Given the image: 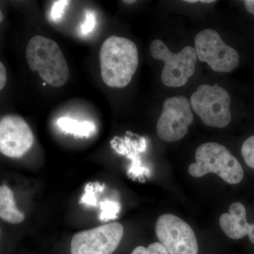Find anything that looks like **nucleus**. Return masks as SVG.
Here are the masks:
<instances>
[{
	"mask_svg": "<svg viewBox=\"0 0 254 254\" xmlns=\"http://www.w3.org/2000/svg\"><path fill=\"white\" fill-rule=\"evenodd\" d=\"M96 25V15L94 11L90 9L85 10L84 21L79 28L80 34L86 36L94 31Z\"/></svg>",
	"mask_w": 254,
	"mask_h": 254,
	"instance_id": "nucleus-15",
	"label": "nucleus"
},
{
	"mask_svg": "<svg viewBox=\"0 0 254 254\" xmlns=\"http://www.w3.org/2000/svg\"><path fill=\"white\" fill-rule=\"evenodd\" d=\"M199 1L203 3V4H210V3L215 2V1H214V0H201V1Z\"/></svg>",
	"mask_w": 254,
	"mask_h": 254,
	"instance_id": "nucleus-23",
	"label": "nucleus"
},
{
	"mask_svg": "<svg viewBox=\"0 0 254 254\" xmlns=\"http://www.w3.org/2000/svg\"><path fill=\"white\" fill-rule=\"evenodd\" d=\"M192 109L208 127L224 128L230 123L231 97L218 85L203 84L190 97Z\"/></svg>",
	"mask_w": 254,
	"mask_h": 254,
	"instance_id": "nucleus-4",
	"label": "nucleus"
},
{
	"mask_svg": "<svg viewBox=\"0 0 254 254\" xmlns=\"http://www.w3.org/2000/svg\"><path fill=\"white\" fill-rule=\"evenodd\" d=\"M100 220L103 221H108L111 219L117 218V215L120 211V205L118 202L112 201V200H104L100 203Z\"/></svg>",
	"mask_w": 254,
	"mask_h": 254,
	"instance_id": "nucleus-14",
	"label": "nucleus"
},
{
	"mask_svg": "<svg viewBox=\"0 0 254 254\" xmlns=\"http://www.w3.org/2000/svg\"><path fill=\"white\" fill-rule=\"evenodd\" d=\"M57 125L64 133L76 137H88L94 134L96 126L91 121H78L69 118H60Z\"/></svg>",
	"mask_w": 254,
	"mask_h": 254,
	"instance_id": "nucleus-13",
	"label": "nucleus"
},
{
	"mask_svg": "<svg viewBox=\"0 0 254 254\" xmlns=\"http://www.w3.org/2000/svg\"><path fill=\"white\" fill-rule=\"evenodd\" d=\"M195 163L189 166L192 177H201L214 173L230 185H237L243 180L245 173L238 160L226 147L219 143L200 145L195 153Z\"/></svg>",
	"mask_w": 254,
	"mask_h": 254,
	"instance_id": "nucleus-3",
	"label": "nucleus"
},
{
	"mask_svg": "<svg viewBox=\"0 0 254 254\" xmlns=\"http://www.w3.org/2000/svg\"><path fill=\"white\" fill-rule=\"evenodd\" d=\"M131 254H169L168 251L160 242H155L147 248L140 246L136 247Z\"/></svg>",
	"mask_w": 254,
	"mask_h": 254,
	"instance_id": "nucleus-18",
	"label": "nucleus"
},
{
	"mask_svg": "<svg viewBox=\"0 0 254 254\" xmlns=\"http://www.w3.org/2000/svg\"><path fill=\"white\" fill-rule=\"evenodd\" d=\"M95 189L92 184H88L85 189V194L81 198V203L89 205H96V198L95 195Z\"/></svg>",
	"mask_w": 254,
	"mask_h": 254,
	"instance_id": "nucleus-19",
	"label": "nucleus"
},
{
	"mask_svg": "<svg viewBox=\"0 0 254 254\" xmlns=\"http://www.w3.org/2000/svg\"><path fill=\"white\" fill-rule=\"evenodd\" d=\"M193 115L188 98L183 95L172 97L164 102L163 111L157 124V133L167 142L180 141L188 132Z\"/></svg>",
	"mask_w": 254,
	"mask_h": 254,
	"instance_id": "nucleus-7",
	"label": "nucleus"
},
{
	"mask_svg": "<svg viewBox=\"0 0 254 254\" xmlns=\"http://www.w3.org/2000/svg\"><path fill=\"white\" fill-rule=\"evenodd\" d=\"M246 9L250 13L254 15V0H245V1Z\"/></svg>",
	"mask_w": 254,
	"mask_h": 254,
	"instance_id": "nucleus-21",
	"label": "nucleus"
},
{
	"mask_svg": "<svg viewBox=\"0 0 254 254\" xmlns=\"http://www.w3.org/2000/svg\"><path fill=\"white\" fill-rule=\"evenodd\" d=\"M124 2L127 3V4H133V3L136 2V1H124Z\"/></svg>",
	"mask_w": 254,
	"mask_h": 254,
	"instance_id": "nucleus-25",
	"label": "nucleus"
},
{
	"mask_svg": "<svg viewBox=\"0 0 254 254\" xmlns=\"http://www.w3.org/2000/svg\"><path fill=\"white\" fill-rule=\"evenodd\" d=\"M0 235H1V231H0Z\"/></svg>",
	"mask_w": 254,
	"mask_h": 254,
	"instance_id": "nucleus-26",
	"label": "nucleus"
},
{
	"mask_svg": "<svg viewBox=\"0 0 254 254\" xmlns=\"http://www.w3.org/2000/svg\"><path fill=\"white\" fill-rule=\"evenodd\" d=\"M248 236L250 237L251 242L254 245V223L251 225V229L249 231Z\"/></svg>",
	"mask_w": 254,
	"mask_h": 254,
	"instance_id": "nucleus-22",
	"label": "nucleus"
},
{
	"mask_svg": "<svg viewBox=\"0 0 254 254\" xmlns=\"http://www.w3.org/2000/svg\"><path fill=\"white\" fill-rule=\"evenodd\" d=\"M100 73L103 82L111 88L129 84L138 65V50L127 38L111 36L103 43L100 52Z\"/></svg>",
	"mask_w": 254,
	"mask_h": 254,
	"instance_id": "nucleus-1",
	"label": "nucleus"
},
{
	"mask_svg": "<svg viewBox=\"0 0 254 254\" xmlns=\"http://www.w3.org/2000/svg\"><path fill=\"white\" fill-rule=\"evenodd\" d=\"M26 56L31 71H38L48 84L58 88L67 82V62L56 42L44 36L33 37L26 47Z\"/></svg>",
	"mask_w": 254,
	"mask_h": 254,
	"instance_id": "nucleus-2",
	"label": "nucleus"
},
{
	"mask_svg": "<svg viewBox=\"0 0 254 254\" xmlns=\"http://www.w3.org/2000/svg\"><path fill=\"white\" fill-rule=\"evenodd\" d=\"M242 155L246 164L254 170V135L244 142L242 146Z\"/></svg>",
	"mask_w": 254,
	"mask_h": 254,
	"instance_id": "nucleus-16",
	"label": "nucleus"
},
{
	"mask_svg": "<svg viewBox=\"0 0 254 254\" xmlns=\"http://www.w3.org/2000/svg\"><path fill=\"white\" fill-rule=\"evenodd\" d=\"M69 4V1L59 0L55 1L50 11V18L54 22H59L64 15L65 10Z\"/></svg>",
	"mask_w": 254,
	"mask_h": 254,
	"instance_id": "nucleus-17",
	"label": "nucleus"
},
{
	"mask_svg": "<svg viewBox=\"0 0 254 254\" xmlns=\"http://www.w3.org/2000/svg\"><path fill=\"white\" fill-rule=\"evenodd\" d=\"M124 227L118 222L78 232L71 242V254H113L120 245Z\"/></svg>",
	"mask_w": 254,
	"mask_h": 254,
	"instance_id": "nucleus-9",
	"label": "nucleus"
},
{
	"mask_svg": "<svg viewBox=\"0 0 254 254\" xmlns=\"http://www.w3.org/2000/svg\"><path fill=\"white\" fill-rule=\"evenodd\" d=\"M4 20V15H3L2 12H1V10H0V23Z\"/></svg>",
	"mask_w": 254,
	"mask_h": 254,
	"instance_id": "nucleus-24",
	"label": "nucleus"
},
{
	"mask_svg": "<svg viewBox=\"0 0 254 254\" xmlns=\"http://www.w3.org/2000/svg\"><path fill=\"white\" fill-rule=\"evenodd\" d=\"M34 136L29 125L18 115H6L0 120V153L19 158L31 149Z\"/></svg>",
	"mask_w": 254,
	"mask_h": 254,
	"instance_id": "nucleus-10",
	"label": "nucleus"
},
{
	"mask_svg": "<svg viewBox=\"0 0 254 254\" xmlns=\"http://www.w3.org/2000/svg\"><path fill=\"white\" fill-rule=\"evenodd\" d=\"M0 218L11 224L24 221L25 215L15 203L13 190L6 185L0 186Z\"/></svg>",
	"mask_w": 254,
	"mask_h": 254,
	"instance_id": "nucleus-12",
	"label": "nucleus"
},
{
	"mask_svg": "<svg viewBox=\"0 0 254 254\" xmlns=\"http://www.w3.org/2000/svg\"><path fill=\"white\" fill-rule=\"evenodd\" d=\"M197 58L217 72L233 71L240 63V55L232 47L222 41L220 34L213 29L200 31L195 38Z\"/></svg>",
	"mask_w": 254,
	"mask_h": 254,
	"instance_id": "nucleus-6",
	"label": "nucleus"
},
{
	"mask_svg": "<svg viewBox=\"0 0 254 254\" xmlns=\"http://www.w3.org/2000/svg\"><path fill=\"white\" fill-rule=\"evenodd\" d=\"M150 54L165 63L161 79L171 88L185 86L195 72L197 55L194 48L186 46L178 53H173L160 40H155L150 46Z\"/></svg>",
	"mask_w": 254,
	"mask_h": 254,
	"instance_id": "nucleus-5",
	"label": "nucleus"
},
{
	"mask_svg": "<svg viewBox=\"0 0 254 254\" xmlns=\"http://www.w3.org/2000/svg\"><path fill=\"white\" fill-rule=\"evenodd\" d=\"M6 83V71L4 65L0 62V91L4 88Z\"/></svg>",
	"mask_w": 254,
	"mask_h": 254,
	"instance_id": "nucleus-20",
	"label": "nucleus"
},
{
	"mask_svg": "<svg viewBox=\"0 0 254 254\" xmlns=\"http://www.w3.org/2000/svg\"><path fill=\"white\" fill-rule=\"evenodd\" d=\"M220 225L225 235L233 240H240L248 234L247 211L245 205L235 202L230 205L229 213L222 214Z\"/></svg>",
	"mask_w": 254,
	"mask_h": 254,
	"instance_id": "nucleus-11",
	"label": "nucleus"
},
{
	"mask_svg": "<svg viewBox=\"0 0 254 254\" xmlns=\"http://www.w3.org/2000/svg\"><path fill=\"white\" fill-rule=\"evenodd\" d=\"M155 232L169 254H198L194 232L186 222L173 214L159 217Z\"/></svg>",
	"mask_w": 254,
	"mask_h": 254,
	"instance_id": "nucleus-8",
	"label": "nucleus"
}]
</instances>
